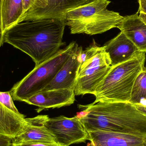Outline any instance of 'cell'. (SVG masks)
Segmentation results:
<instances>
[{"label":"cell","mask_w":146,"mask_h":146,"mask_svg":"<svg viewBox=\"0 0 146 146\" xmlns=\"http://www.w3.org/2000/svg\"><path fill=\"white\" fill-rule=\"evenodd\" d=\"M65 20L56 19L20 22L3 33L7 43L28 55L38 66L55 55L62 41Z\"/></svg>","instance_id":"1"},{"label":"cell","mask_w":146,"mask_h":146,"mask_svg":"<svg viewBox=\"0 0 146 146\" xmlns=\"http://www.w3.org/2000/svg\"><path fill=\"white\" fill-rule=\"evenodd\" d=\"M76 116L88 132L101 131L146 137V115L129 102L78 105Z\"/></svg>","instance_id":"2"},{"label":"cell","mask_w":146,"mask_h":146,"mask_svg":"<svg viewBox=\"0 0 146 146\" xmlns=\"http://www.w3.org/2000/svg\"><path fill=\"white\" fill-rule=\"evenodd\" d=\"M146 53L139 51L129 60L111 66L93 95L99 102H129L135 80L145 68Z\"/></svg>","instance_id":"3"},{"label":"cell","mask_w":146,"mask_h":146,"mask_svg":"<svg viewBox=\"0 0 146 146\" xmlns=\"http://www.w3.org/2000/svg\"><path fill=\"white\" fill-rule=\"evenodd\" d=\"M110 3L109 0H91L68 11L65 23L71 34L96 35L117 27L123 16L107 9Z\"/></svg>","instance_id":"4"},{"label":"cell","mask_w":146,"mask_h":146,"mask_svg":"<svg viewBox=\"0 0 146 146\" xmlns=\"http://www.w3.org/2000/svg\"><path fill=\"white\" fill-rule=\"evenodd\" d=\"M75 42L60 50L55 55L38 66L14 85L10 90L14 100L24 102L41 92L55 77L72 52Z\"/></svg>","instance_id":"5"},{"label":"cell","mask_w":146,"mask_h":146,"mask_svg":"<svg viewBox=\"0 0 146 146\" xmlns=\"http://www.w3.org/2000/svg\"><path fill=\"white\" fill-rule=\"evenodd\" d=\"M83 52L86 58L80 66L75 87V94L77 96L94 94L111 67L104 46H99L95 40Z\"/></svg>","instance_id":"6"},{"label":"cell","mask_w":146,"mask_h":146,"mask_svg":"<svg viewBox=\"0 0 146 146\" xmlns=\"http://www.w3.org/2000/svg\"><path fill=\"white\" fill-rule=\"evenodd\" d=\"M45 125L56 142L62 146L85 143L90 139L88 132L76 116L72 117L62 115L49 117Z\"/></svg>","instance_id":"7"},{"label":"cell","mask_w":146,"mask_h":146,"mask_svg":"<svg viewBox=\"0 0 146 146\" xmlns=\"http://www.w3.org/2000/svg\"><path fill=\"white\" fill-rule=\"evenodd\" d=\"M90 1L35 0L31 9L21 17L19 23L47 19L65 20L66 15L68 11L88 3Z\"/></svg>","instance_id":"8"},{"label":"cell","mask_w":146,"mask_h":146,"mask_svg":"<svg viewBox=\"0 0 146 146\" xmlns=\"http://www.w3.org/2000/svg\"><path fill=\"white\" fill-rule=\"evenodd\" d=\"M48 118L47 115L26 118L25 130L12 139V144L41 143L59 145L54 135L45 127V122Z\"/></svg>","instance_id":"9"},{"label":"cell","mask_w":146,"mask_h":146,"mask_svg":"<svg viewBox=\"0 0 146 146\" xmlns=\"http://www.w3.org/2000/svg\"><path fill=\"white\" fill-rule=\"evenodd\" d=\"M74 89H54L39 92L24 102L38 107V113L44 110L60 108L73 104L75 100Z\"/></svg>","instance_id":"10"},{"label":"cell","mask_w":146,"mask_h":146,"mask_svg":"<svg viewBox=\"0 0 146 146\" xmlns=\"http://www.w3.org/2000/svg\"><path fill=\"white\" fill-rule=\"evenodd\" d=\"M82 50V47H79L76 44L71 55L55 77L42 91L66 88L75 89L77 75L82 63L80 56Z\"/></svg>","instance_id":"11"},{"label":"cell","mask_w":146,"mask_h":146,"mask_svg":"<svg viewBox=\"0 0 146 146\" xmlns=\"http://www.w3.org/2000/svg\"><path fill=\"white\" fill-rule=\"evenodd\" d=\"M94 146H146V137L106 131L88 132Z\"/></svg>","instance_id":"12"},{"label":"cell","mask_w":146,"mask_h":146,"mask_svg":"<svg viewBox=\"0 0 146 146\" xmlns=\"http://www.w3.org/2000/svg\"><path fill=\"white\" fill-rule=\"evenodd\" d=\"M104 47L109 55L111 66L129 60L140 51L122 32L107 42Z\"/></svg>","instance_id":"13"},{"label":"cell","mask_w":146,"mask_h":146,"mask_svg":"<svg viewBox=\"0 0 146 146\" xmlns=\"http://www.w3.org/2000/svg\"><path fill=\"white\" fill-rule=\"evenodd\" d=\"M125 36L141 52L146 53V25L138 13L124 16L117 26Z\"/></svg>","instance_id":"14"},{"label":"cell","mask_w":146,"mask_h":146,"mask_svg":"<svg viewBox=\"0 0 146 146\" xmlns=\"http://www.w3.org/2000/svg\"><path fill=\"white\" fill-rule=\"evenodd\" d=\"M25 116L18 115L0 103V134L14 138L25 128Z\"/></svg>","instance_id":"15"},{"label":"cell","mask_w":146,"mask_h":146,"mask_svg":"<svg viewBox=\"0 0 146 146\" xmlns=\"http://www.w3.org/2000/svg\"><path fill=\"white\" fill-rule=\"evenodd\" d=\"M23 14L22 0H0V33L18 24Z\"/></svg>","instance_id":"16"},{"label":"cell","mask_w":146,"mask_h":146,"mask_svg":"<svg viewBox=\"0 0 146 146\" xmlns=\"http://www.w3.org/2000/svg\"><path fill=\"white\" fill-rule=\"evenodd\" d=\"M129 103L146 106V68L137 76L134 84Z\"/></svg>","instance_id":"17"},{"label":"cell","mask_w":146,"mask_h":146,"mask_svg":"<svg viewBox=\"0 0 146 146\" xmlns=\"http://www.w3.org/2000/svg\"><path fill=\"white\" fill-rule=\"evenodd\" d=\"M0 103L14 113L19 115H22L19 112L15 106L10 91L6 92H0Z\"/></svg>","instance_id":"18"},{"label":"cell","mask_w":146,"mask_h":146,"mask_svg":"<svg viewBox=\"0 0 146 146\" xmlns=\"http://www.w3.org/2000/svg\"><path fill=\"white\" fill-rule=\"evenodd\" d=\"M13 138L0 134V146H11Z\"/></svg>","instance_id":"19"},{"label":"cell","mask_w":146,"mask_h":146,"mask_svg":"<svg viewBox=\"0 0 146 146\" xmlns=\"http://www.w3.org/2000/svg\"><path fill=\"white\" fill-rule=\"evenodd\" d=\"M35 1V0H22L23 6V14L22 15H24L31 9L32 6L33 5Z\"/></svg>","instance_id":"20"},{"label":"cell","mask_w":146,"mask_h":146,"mask_svg":"<svg viewBox=\"0 0 146 146\" xmlns=\"http://www.w3.org/2000/svg\"><path fill=\"white\" fill-rule=\"evenodd\" d=\"M11 146H62L59 145L41 144V143H22V144H12Z\"/></svg>","instance_id":"21"},{"label":"cell","mask_w":146,"mask_h":146,"mask_svg":"<svg viewBox=\"0 0 146 146\" xmlns=\"http://www.w3.org/2000/svg\"><path fill=\"white\" fill-rule=\"evenodd\" d=\"M139 8L138 13H142L146 14V0H138Z\"/></svg>","instance_id":"22"},{"label":"cell","mask_w":146,"mask_h":146,"mask_svg":"<svg viewBox=\"0 0 146 146\" xmlns=\"http://www.w3.org/2000/svg\"><path fill=\"white\" fill-rule=\"evenodd\" d=\"M141 113L146 115V106L140 105H134Z\"/></svg>","instance_id":"23"},{"label":"cell","mask_w":146,"mask_h":146,"mask_svg":"<svg viewBox=\"0 0 146 146\" xmlns=\"http://www.w3.org/2000/svg\"><path fill=\"white\" fill-rule=\"evenodd\" d=\"M139 17L146 25V14L142 13H139Z\"/></svg>","instance_id":"24"},{"label":"cell","mask_w":146,"mask_h":146,"mask_svg":"<svg viewBox=\"0 0 146 146\" xmlns=\"http://www.w3.org/2000/svg\"><path fill=\"white\" fill-rule=\"evenodd\" d=\"M4 43L3 41V35L0 33V47Z\"/></svg>","instance_id":"25"},{"label":"cell","mask_w":146,"mask_h":146,"mask_svg":"<svg viewBox=\"0 0 146 146\" xmlns=\"http://www.w3.org/2000/svg\"><path fill=\"white\" fill-rule=\"evenodd\" d=\"M87 146H94V145H93L92 143L90 142V143H88V144H87Z\"/></svg>","instance_id":"26"}]
</instances>
